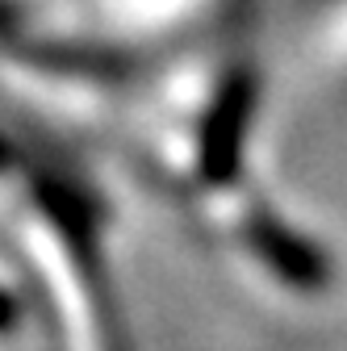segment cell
<instances>
[{
  "mask_svg": "<svg viewBox=\"0 0 347 351\" xmlns=\"http://www.w3.org/2000/svg\"><path fill=\"white\" fill-rule=\"evenodd\" d=\"M213 234H222L230 251L243 255L268 285L293 297H322L335 280L331 251L314 243L306 230H297L293 222H285L259 197H247Z\"/></svg>",
  "mask_w": 347,
  "mask_h": 351,
  "instance_id": "cell-3",
  "label": "cell"
},
{
  "mask_svg": "<svg viewBox=\"0 0 347 351\" xmlns=\"http://www.w3.org/2000/svg\"><path fill=\"white\" fill-rule=\"evenodd\" d=\"M0 217L59 318L63 351H125L101 268V209L75 171L0 130Z\"/></svg>",
  "mask_w": 347,
  "mask_h": 351,
  "instance_id": "cell-1",
  "label": "cell"
},
{
  "mask_svg": "<svg viewBox=\"0 0 347 351\" xmlns=\"http://www.w3.org/2000/svg\"><path fill=\"white\" fill-rule=\"evenodd\" d=\"M255 109L259 71L247 59H222L171 84L163 121L151 138V159L171 184L184 189L205 226L251 197L247 147Z\"/></svg>",
  "mask_w": 347,
  "mask_h": 351,
  "instance_id": "cell-2",
  "label": "cell"
},
{
  "mask_svg": "<svg viewBox=\"0 0 347 351\" xmlns=\"http://www.w3.org/2000/svg\"><path fill=\"white\" fill-rule=\"evenodd\" d=\"M21 318H25V301L17 289L9 285H0V339H9L21 330Z\"/></svg>",
  "mask_w": 347,
  "mask_h": 351,
  "instance_id": "cell-4",
  "label": "cell"
}]
</instances>
